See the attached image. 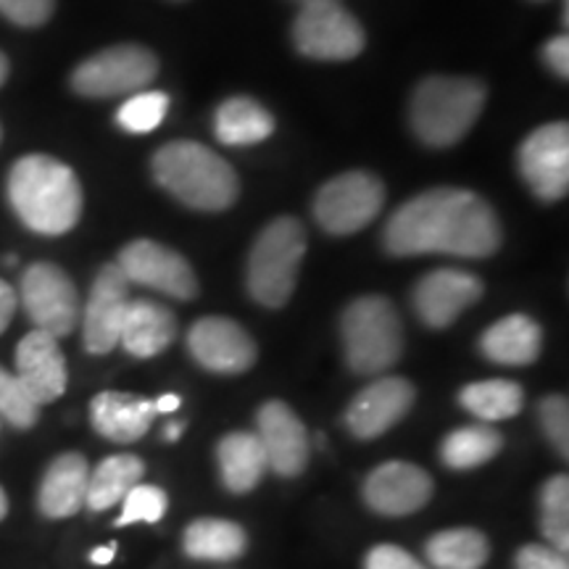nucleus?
Here are the masks:
<instances>
[{
  "label": "nucleus",
  "instance_id": "obj_1",
  "mask_svg": "<svg viewBox=\"0 0 569 569\" xmlns=\"http://www.w3.org/2000/svg\"><path fill=\"white\" fill-rule=\"evenodd\" d=\"M393 256L488 259L501 246V224L486 198L465 188H432L398 206L382 230Z\"/></svg>",
  "mask_w": 569,
  "mask_h": 569
},
{
  "label": "nucleus",
  "instance_id": "obj_2",
  "mask_svg": "<svg viewBox=\"0 0 569 569\" xmlns=\"http://www.w3.org/2000/svg\"><path fill=\"white\" fill-rule=\"evenodd\" d=\"M9 203L27 230L63 234L82 217V188L77 174L53 156L32 153L19 159L9 172Z\"/></svg>",
  "mask_w": 569,
  "mask_h": 569
},
{
  "label": "nucleus",
  "instance_id": "obj_3",
  "mask_svg": "<svg viewBox=\"0 0 569 569\" xmlns=\"http://www.w3.org/2000/svg\"><path fill=\"white\" fill-rule=\"evenodd\" d=\"M156 182L196 211H224L238 201L240 182L222 156L196 140H172L153 153Z\"/></svg>",
  "mask_w": 569,
  "mask_h": 569
},
{
  "label": "nucleus",
  "instance_id": "obj_4",
  "mask_svg": "<svg viewBox=\"0 0 569 569\" xmlns=\"http://www.w3.org/2000/svg\"><path fill=\"white\" fill-rule=\"evenodd\" d=\"M488 90L469 77H427L411 96V130L425 146L451 148L472 130L486 106Z\"/></svg>",
  "mask_w": 569,
  "mask_h": 569
},
{
  "label": "nucleus",
  "instance_id": "obj_5",
  "mask_svg": "<svg viewBox=\"0 0 569 569\" xmlns=\"http://www.w3.org/2000/svg\"><path fill=\"white\" fill-rule=\"evenodd\" d=\"M306 230L296 217H280L259 232L248 256L246 284L256 303L282 309L293 298L306 256Z\"/></svg>",
  "mask_w": 569,
  "mask_h": 569
},
{
  "label": "nucleus",
  "instance_id": "obj_6",
  "mask_svg": "<svg viewBox=\"0 0 569 569\" xmlns=\"http://www.w3.org/2000/svg\"><path fill=\"white\" fill-rule=\"evenodd\" d=\"M340 338L348 367L365 377L388 372L403 353V325L393 303L382 296H361L348 303Z\"/></svg>",
  "mask_w": 569,
  "mask_h": 569
},
{
  "label": "nucleus",
  "instance_id": "obj_7",
  "mask_svg": "<svg viewBox=\"0 0 569 569\" xmlns=\"http://www.w3.org/2000/svg\"><path fill=\"white\" fill-rule=\"evenodd\" d=\"M159 74V59L148 48L124 42L84 59L71 74V88L84 98H122L146 90Z\"/></svg>",
  "mask_w": 569,
  "mask_h": 569
},
{
  "label": "nucleus",
  "instance_id": "obj_8",
  "mask_svg": "<svg viewBox=\"0 0 569 569\" xmlns=\"http://www.w3.org/2000/svg\"><path fill=\"white\" fill-rule=\"evenodd\" d=\"M382 206H386V184L380 177L353 169V172L332 177L319 188L315 219L325 232L343 238L375 222Z\"/></svg>",
  "mask_w": 569,
  "mask_h": 569
},
{
  "label": "nucleus",
  "instance_id": "obj_9",
  "mask_svg": "<svg viewBox=\"0 0 569 569\" xmlns=\"http://www.w3.org/2000/svg\"><path fill=\"white\" fill-rule=\"evenodd\" d=\"M293 42L306 59L348 61L365 51L367 34L359 19L340 6V0H317L298 11Z\"/></svg>",
  "mask_w": 569,
  "mask_h": 569
},
{
  "label": "nucleus",
  "instance_id": "obj_10",
  "mask_svg": "<svg viewBox=\"0 0 569 569\" xmlns=\"http://www.w3.org/2000/svg\"><path fill=\"white\" fill-rule=\"evenodd\" d=\"M21 306L34 330L53 338H67L80 325V293L61 267L38 261L21 274Z\"/></svg>",
  "mask_w": 569,
  "mask_h": 569
},
{
  "label": "nucleus",
  "instance_id": "obj_11",
  "mask_svg": "<svg viewBox=\"0 0 569 569\" xmlns=\"http://www.w3.org/2000/svg\"><path fill=\"white\" fill-rule=\"evenodd\" d=\"M117 267L130 284L159 290L177 301H193L198 296V277L190 261L156 240H132L119 253Z\"/></svg>",
  "mask_w": 569,
  "mask_h": 569
},
{
  "label": "nucleus",
  "instance_id": "obj_12",
  "mask_svg": "<svg viewBox=\"0 0 569 569\" xmlns=\"http://www.w3.org/2000/svg\"><path fill=\"white\" fill-rule=\"evenodd\" d=\"M519 174L540 201H561L569 190V127L551 122L538 127L519 146Z\"/></svg>",
  "mask_w": 569,
  "mask_h": 569
},
{
  "label": "nucleus",
  "instance_id": "obj_13",
  "mask_svg": "<svg viewBox=\"0 0 569 569\" xmlns=\"http://www.w3.org/2000/svg\"><path fill=\"white\" fill-rule=\"evenodd\" d=\"M188 348L193 359L213 375H243L256 365L253 338L227 317H203L190 327Z\"/></svg>",
  "mask_w": 569,
  "mask_h": 569
},
{
  "label": "nucleus",
  "instance_id": "obj_14",
  "mask_svg": "<svg viewBox=\"0 0 569 569\" xmlns=\"http://www.w3.org/2000/svg\"><path fill=\"white\" fill-rule=\"evenodd\" d=\"M415 403V386L407 377L388 375L369 382L359 390L346 411V427L353 438L375 440L386 436L390 427H396L409 415Z\"/></svg>",
  "mask_w": 569,
  "mask_h": 569
},
{
  "label": "nucleus",
  "instance_id": "obj_15",
  "mask_svg": "<svg viewBox=\"0 0 569 569\" xmlns=\"http://www.w3.org/2000/svg\"><path fill=\"white\" fill-rule=\"evenodd\" d=\"M130 303V282L117 264H106L92 282L82 311V340L90 353L103 356L119 346V330Z\"/></svg>",
  "mask_w": 569,
  "mask_h": 569
},
{
  "label": "nucleus",
  "instance_id": "obj_16",
  "mask_svg": "<svg viewBox=\"0 0 569 569\" xmlns=\"http://www.w3.org/2000/svg\"><path fill=\"white\" fill-rule=\"evenodd\" d=\"M432 498V478L411 461H386L365 480L367 507L382 517L415 515Z\"/></svg>",
  "mask_w": 569,
  "mask_h": 569
},
{
  "label": "nucleus",
  "instance_id": "obj_17",
  "mask_svg": "<svg viewBox=\"0 0 569 569\" xmlns=\"http://www.w3.org/2000/svg\"><path fill=\"white\" fill-rule=\"evenodd\" d=\"M482 298L480 277L465 272V269H436L417 282L411 301H415L417 317L432 330H443L453 325L469 306Z\"/></svg>",
  "mask_w": 569,
  "mask_h": 569
},
{
  "label": "nucleus",
  "instance_id": "obj_18",
  "mask_svg": "<svg viewBox=\"0 0 569 569\" xmlns=\"http://www.w3.org/2000/svg\"><path fill=\"white\" fill-rule=\"evenodd\" d=\"M256 436L264 446L267 465L274 469L280 478H298L309 461L311 446L306 427L293 409L284 401H267L256 415Z\"/></svg>",
  "mask_w": 569,
  "mask_h": 569
},
{
  "label": "nucleus",
  "instance_id": "obj_19",
  "mask_svg": "<svg viewBox=\"0 0 569 569\" xmlns=\"http://www.w3.org/2000/svg\"><path fill=\"white\" fill-rule=\"evenodd\" d=\"M17 377L38 407L61 398L69 375L59 338L42 330H32L30 336L21 338L17 346Z\"/></svg>",
  "mask_w": 569,
  "mask_h": 569
},
{
  "label": "nucleus",
  "instance_id": "obj_20",
  "mask_svg": "<svg viewBox=\"0 0 569 569\" xmlns=\"http://www.w3.org/2000/svg\"><path fill=\"white\" fill-rule=\"evenodd\" d=\"M177 338V317L163 303L148 301V298H130L127 303L122 330H119V346L138 359H153L167 351Z\"/></svg>",
  "mask_w": 569,
  "mask_h": 569
},
{
  "label": "nucleus",
  "instance_id": "obj_21",
  "mask_svg": "<svg viewBox=\"0 0 569 569\" xmlns=\"http://www.w3.org/2000/svg\"><path fill=\"white\" fill-rule=\"evenodd\" d=\"M156 417L151 398L106 390L90 401V422L113 443H134L151 430Z\"/></svg>",
  "mask_w": 569,
  "mask_h": 569
},
{
  "label": "nucleus",
  "instance_id": "obj_22",
  "mask_svg": "<svg viewBox=\"0 0 569 569\" xmlns=\"http://www.w3.org/2000/svg\"><path fill=\"white\" fill-rule=\"evenodd\" d=\"M90 482V465L82 453H61L51 461L40 486V511L51 519L74 517L84 507Z\"/></svg>",
  "mask_w": 569,
  "mask_h": 569
},
{
  "label": "nucleus",
  "instance_id": "obj_23",
  "mask_svg": "<svg viewBox=\"0 0 569 569\" xmlns=\"http://www.w3.org/2000/svg\"><path fill=\"white\" fill-rule=\"evenodd\" d=\"M543 330L528 315H509L490 325L480 338V353L501 367H528L538 361Z\"/></svg>",
  "mask_w": 569,
  "mask_h": 569
},
{
  "label": "nucleus",
  "instance_id": "obj_24",
  "mask_svg": "<svg viewBox=\"0 0 569 569\" xmlns=\"http://www.w3.org/2000/svg\"><path fill=\"white\" fill-rule=\"evenodd\" d=\"M217 461L224 488L238 496L251 493L269 469L264 446H261L259 436L246 430L230 432V436L219 440Z\"/></svg>",
  "mask_w": 569,
  "mask_h": 569
},
{
  "label": "nucleus",
  "instance_id": "obj_25",
  "mask_svg": "<svg viewBox=\"0 0 569 569\" xmlns=\"http://www.w3.org/2000/svg\"><path fill=\"white\" fill-rule=\"evenodd\" d=\"M274 132V117L253 98L234 96L219 103L213 113V134L230 148L256 146Z\"/></svg>",
  "mask_w": 569,
  "mask_h": 569
},
{
  "label": "nucleus",
  "instance_id": "obj_26",
  "mask_svg": "<svg viewBox=\"0 0 569 569\" xmlns=\"http://www.w3.org/2000/svg\"><path fill=\"white\" fill-rule=\"evenodd\" d=\"M248 536L238 522L230 519L203 517L188 525L182 549L198 561H234L246 553Z\"/></svg>",
  "mask_w": 569,
  "mask_h": 569
},
{
  "label": "nucleus",
  "instance_id": "obj_27",
  "mask_svg": "<svg viewBox=\"0 0 569 569\" xmlns=\"http://www.w3.org/2000/svg\"><path fill=\"white\" fill-rule=\"evenodd\" d=\"M142 472H146V465H142L140 457H132V453H117V457L103 459L90 472L84 507L92 511H106L117 507L138 486Z\"/></svg>",
  "mask_w": 569,
  "mask_h": 569
},
{
  "label": "nucleus",
  "instance_id": "obj_28",
  "mask_svg": "<svg viewBox=\"0 0 569 569\" xmlns=\"http://www.w3.org/2000/svg\"><path fill=\"white\" fill-rule=\"evenodd\" d=\"M425 553L432 569H482L490 559V543L480 530L453 528L427 540Z\"/></svg>",
  "mask_w": 569,
  "mask_h": 569
},
{
  "label": "nucleus",
  "instance_id": "obj_29",
  "mask_svg": "<svg viewBox=\"0 0 569 569\" xmlns=\"http://www.w3.org/2000/svg\"><path fill=\"white\" fill-rule=\"evenodd\" d=\"M459 403L482 422H501L517 417L525 407V390L511 380H480L461 388Z\"/></svg>",
  "mask_w": 569,
  "mask_h": 569
},
{
  "label": "nucleus",
  "instance_id": "obj_30",
  "mask_svg": "<svg viewBox=\"0 0 569 569\" xmlns=\"http://www.w3.org/2000/svg\"><path fill=\"white\" fill-rule=\"evenodd\" d=\"M503 448V436L490 425H469L446 436L440 459L448 469H475L496 457Z\"/></svg>",
  "mask_w": 569,
  "mask_h": 569
},
{
  "label": "nucleus",
  "instance_id": "obj_31",
  "mask_svg": "<svg viewBox=\"0 0 569 569\" xmlns=\"http://www.w3.org/2000/svg\"><path fill=\"white\" fill-rule=\"evenodd\" d=\"M540 530L551 549L569 551V478L557 475L540 490Z\"/></svg>",
  "mask_w": 569,
  "mask_h": 569
},
{
  "label": "nucleus",
  "instance_id": "obj_32",
  "mask_svg": "<svg viewBox=\"0 0 569 569\" xmlns=\"http://www.w3.org/2000/svg\"><path fill=\"white\" fill-rule=\"evenodd\" d=\"M167 111H169L167 92L140 90V92H134V96L127 98L122 106H119L117 124L122 127L124 132L146 134V132H153L156 127L163 122Z\"/></svg>",
  "mask_w": 569,
  "mask_h": 569
},
{
  "label": "nucleus",
  "instance_id": "obj_33",
  "mask_svg": "<svg viewBox=\"0 0 569 569\" xmlns=\"http://www.w3.org/2000/svg\"><path fill=\"white\" fill-rule=\"evenodd\" d=\"M40 407L27 393L17 375L0 367V419H6L17 430H30L38 422Z\"/></svg>",
  "mask_w": 569,
  "mask_h": 569
},
{
  "label": "nucleus",
  "instance_id": "obj_34",
  "mask_svg": "<svg viewBox=\"0 0 569 569\" xmlns=\"http://www.w3.org/2000/svg\"><path fill=\"white\" fill-rule=\"evenodd\" d=\"M169 498L159 486H142L138 482L130 493L122 498V515L117 519V528H127V525L148 522L156 525L167 515Z\"/></svg>",
  "mask_w": 569,
  "mask_h": 569
},
{
  "label": "nucleus",
  "instance_id": "obj_35",
  "mask_svg": "<svg viewBox=\"0 0 569 569\" xmlns=\"http://www.w3.org/2000/svg\"><path fill=\"white\" fill-rule=\"evenodd\" d=\"M538 419L546 438L551 440L561 459L569 457V407L565 396H546L538 407Z\"/></svg>",
  "mask_w": 569,
  "mask_h": 569
},
{
  "label": "nucleus",
  "instance_id": "obj_36",
  "mask_svg": "<svg viewBox=\"0 0 569 569\" xmlns=\"http://www.w3.org/2000/svg\"><path fill=\"white\" fill-rule=\"evenodd\" d=\"M56 0H0V13L19 27H40L51 19Z\"/></svg>",
  "mask_w": 569,
  "mask_h": 569
},
{
  "label": "nucleus",
  "instance_id": "obj_37",
  "mask_svg": "<svg viewBox=\"0 0 569 569\" xmlns=\"http://www.w3.org/2000/svg\"><path fill=\"white\" fill-rule=\"evenodd\" d=\"M365 569H427L417 557H411L407 549L393 543H380L367 553Z\"/></svg>",
  "mask_w": 569,
  "mask_h": 569
},
{
  "label": "nucleus",
  "instance_id": "obj_38",
  "mask_svg": "<svg viewBox=\"0 0 569 569\" xmlns=\"http://www.w3.org/2000/svg\"><path fill=\"white\" fill-rule=\"evenodd\" d=\"M517 569H569L567 553H561L551 546L540 543H528L522 546L515 559Z\"/></svg>",
  "mask_w": 569,
  "mask_h": 569
},
{
  "label": "nucleus",
  "instance_id": "obj_39",
  "mask_svg": "<svg viewBox=\"0 0 569 569\" xmlns=\"http://www.w3.org/2000/svg\"><path fill=\"white\" fill-rule=\"evenodd\" d=\"M543 59L549 63V69L553 74L567 80L569 77V38L567 34H557L543 46Z\"/></svg>",
  "mask_w": 569,
  "mask_h": 569
},
{
  "label": "nucleus",
  "instance_id": "obj_40",
  "mask_svg": "<svg viewBox=\"0 0 569 569\" xmlns=\"http://www.w3.org/2000/svg\"><path fill=\"white\" fill-rule=\"evenodd\" d=\"M17 303H19V296L13 293L11 284L0 280V336H3L6 327L11 325L13 315H17Z\"/></svg>",
  "mask_w": 569,
  "mask_h": 569
},
{
  "label": "nucleus",
  "instance_id": "obj_41",
  "mask_svg": "<svg viewBox=\"0 0 569 569\" xmlns=\"http://www.w3.org/2000/svg\"><path fill=\"white\" fill-rule=\"evenodd\" d=\"M180 407H182V398L177 393H167V396L156 398V401H153L156 415H172V411H177Z\"/></svg>",
  "mask_w": 569,
  "mask_h": 569
},
{
  "label": "nucleus",
  "instance_id": "obj_42",
  "mask_svg": "<svg viewBox=\"0 0 569 569\" xmlns=\"http://www.w3.org/2000/svg\"><path fill=\"white\" fill-rule=\"evenodd\" d=\"M113 557H117V543H109L101 546V549H92L90 561L92 565H111Z\"/></svg>",
  "mask_w": 569,
  "mask_h": 569
},
{
  "label": "nucleus",
  "instance_id": "obj_43",
  "mask_svg": "<svg viewBox=\"0 0 569 569\" xmlns=\"http://www.w3.org/2000/svg\"><path fill=\"white\" fill-rule=\"evenodd\" d=\"M182 432H184V422H169L167 427H163V438H167L169 443H174Z\"/></svg>",
  "mask_w": 569,
  "mask_h": 569
},
{
  "label": "nucleus",
  "instance_id": "obj_44",
  "mask_svg": "<svg viewBox=\"0 0 569 569\" xmlns=\"http://www.w3.org/2000/svg\"><path fill=\"white\" fill-rule=\"evenodd\" d=\"M6 77H9V59H6V56L0 53V84L6 82Z\"/></svg>",
  "mask_w": 569,
  "mask_h": 569
},
{
  "label": "nucleus",
  "instance_id": "obj_45",
  "mask_svg": "<svg viewBox=\"0 0 569 569\" xmlns=\"http://www.w3.org/2000/svg\"><path fill=\"white\" fill-rule=\"evenodd\" d=\"M6 515H9V498H6L3 488H0V519H3Z\"/></svg>",
  "mask_w": 569,
  "mask_h": 569
},
{
  "label": "nucleus",
  "instance_id": "obj_46",
  "mask_svg": "<svg viewBox=\"0 0 569 569\" xmlns=\"http://www.w3.org/2000/svg\"><path fill=\"white\" fill-rule=\"evenodd\" d=\"M298 3L306 6V3H317V0H298Z\"/></svg>",
  "mask_w": 569,
  "mask_h": 569
},
{
  "label": "nucleus",
  "instance_id": "obj_47",
  "mask_svg": "<svg viewBox=\"0 0 569 569\" xmlns=\"http://www.w3.org/2000/svg\"><path fill=\"white\" fill-rule=\"evenodd\" d=\"M0 138H3V132H0Z\"/></svg>",
  "mask_w": 569,
  "mask_h": 569
}]
</instances>
